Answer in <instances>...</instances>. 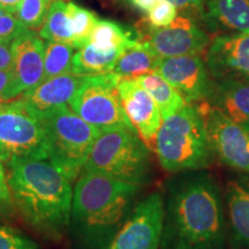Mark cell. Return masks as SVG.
Wrapping results in <instances>:
<instances>
[{
	"instance_id": "1f68e13d",
	"label": "cell",
	"mask_w": 249,
	"mask_h": 249,
	"mask_svg": "<svg viewBox=\"0 0 249 249\" xmlns=\"http://www.w3.org/2000/svg\"><path fill=\"white\" fill-rule=\"evenodd\" d=\"M12 42L0 40V71L11 68L12 65Z\"/></svg>"
},
{
	"instance_id": "ffe728a7",
	"label": "cell",
	"mask_w": 249,
	"mask_h": 249,
	"mask_svg": "<svg viewBox=\"0 0 249 249\" xmlns=\"http://www.w3.org/2000/svg\"><path fill=\"white\" fill-rule=\"evenodd\" d=\"M160 59L144 43L136 39L121 52L112 73L120 79H136L156 71Z\"/></svg>"
},
{
	"instance_id": "5bb4252c",
	"label": "cell",
	"mask_w": 249,
	"mask_h": 249,
	"mask_svg": "<svg viewBox=\"0 0 249 249\" xmlns=\"http://www.w3.org/2000/svg\"><path fill=\"white\" fill-rule=\"evenodd\" d=\"M214 81H249V34H219L210 42L205 57Z\"/></svg>"
},
{
	"instance_id": "d6a6232c",
	"label": "cell",
	"mask_w": 249,
	"mask_h": 249,
	"mask_svg": "<svg viewBox=\"0 0 249 249\" xmlns=\"http://www.w3.org/2000/svg\"><path fill=\"white\" fill-rule=\"evenodd\" d=\"M172 4L177 9H195V11H201L202 0H166Z\"/></svg>"
},
{
	"instance_id": "d6986e66",
	"label": "cell",
	"mask_w": 249,
	"mask_h": 249,
	"mask_svg": "<svg viewBox=\"0 0 249 249\" xmlns=\"http://www.w3.org/2000/svg\"><path fill=\"white\" fill-rule=\"evenodd\" d=\"M207 102L249 130V81L213 80Z\"/></svg>"
},
{
	"instance_id": "7a4b0ae2",
	"label": "cell",
	"mask_w": 249,
	"mask_h": 249,
	"mask_svg": "<svg viewBox=\"0 0 249 249\" xmlns=\"http://www.w3.org/2000/svg\"><path fill=\"white\" fill-rule=\"evenodd\" d=\"M15 208L34 231L57 240L71 224V180L48 158H27L7 165Z\"/></svg>"
},
{
	"instance_id": "3957f363",
	"label": "cell",
	"mask_w": 249,
	"mask_h": 249,
	"mask_svg": "<svg viewBox=\"0 0 249 249\" xmlns=\"http://www.w3.org/2000/svg\"><path fill=\"white\" fill-rule=\"evenodd\" d=\"M141 185L81 172L73 191L71 216L81 242L104 249L119 230Z\"/></svg>"
},
{
	"instance_id": "9c48e42d",
	"label": "cell",
	"mask_w": 249,
	"mask_h": 249,
	"mask_svg": "<svg viewBox=\"0 0 249 249\" xmlns=\"http://www.w3.org/2000/svg\"><path fill=\"white\" fill-rule=\"evenodd\" d=\"M164 197L154 192L136 204L104 249H158L164 227Z\"/></svg>"
},
{
	"instance_id": "d590c367",
	"label": "cell",
	"mask_w": 249,
	"mask_h": 249,
	"mask_svg": "<svg viewBox=\"0 0 249 249\" xmlns=\"http://www.w3.org/2000/svg\"><path fill=\"white\" fill-rule=\"evenodd\" d=\"M9 80H11V68L0 71V93L4 91L6 86L8 85Z\"/></svg>"
},
{
	"instance_id": "6da1fadb",
	"label": "cell",
	"mask_w": 249,
	"mask_h": 249,
	"mask_svg": "<svg viewBox=\"0 0 249 249\" xmlns=\"http://www.w3.org/2000/svg\"><path fill=\"white\" fill-rule=\"evenodd\" d=\"M166 187L161 249H226L225 202L213 174L177 173Z\"/></svg>"
},
{
	"instance_id": "44dd1931",
	"label": "cell",
	"mask_w": 249,
	"mask_h": 249,
	"mask_svg": "<svg viewBox=\"0 0 249 249\" xmlns=\"http://www.w3.org/2000/svg\"><path fill=\"white\" fill-rule=\"evenodd\" d=\"M124 50L101 51L87 44L74 53L71 73L81 76H93L112 73L116 61Z\"/></svg>"
},
{
	"instance_id": "f546056e",
	"label": "cell",
	"mask_w": 249,
	"mask_h": 249,
	"mask_svg": "<svg viewBox=\"0 0 249 249\" xmlns=\"http://www.w3.org/2000/svg\"><path fill=\"white\" fill-rule=\"evenodd\" d=\"M149 13V24L152 27L160 28L171 24L177 18L178 9L166 1V0H158V2L152 7Z\"/></svg>"
},
{
	"instance_id": "836d02e7",
	"label": "cell",
	"mask_w": 249,
	"mask_h": 249,
	"mask_svg": "<svg viewBox=\"0 0 249 249\" xmlns=\"http://www.w3.org/2000/svg\"><path fill=\"white\" fill-rule=\"evenodd\" d=\"M21 2H22V0H0V8L17 14V11L20 7Z\"/></svg>"
},
{
	"instance_id": "8fae6325",
	"label": "cell",
	"mask_w": 249,
	"mask_h": 249,
	"mask_svg": "<svg viewBox=\"0 0 249 249\" xmlns=\"http://www.w3.org/2000/svg\"><path fill=\"white\" fill-rule=\"evenodd\" d=\"M139 40L160 58L203 53L210 45V37L192 18L177 17L169 26L156 28L147 23L140 28Z\"/></svg>"
},
{
	"instance_id": "5b68a950",
	"label": "cell",
	"mask_w": 249,
	"mask_h": 249,
	"mask_svg": "<svg viewBox=\"0 0 249 249\" xmlns=\"http://www.w3.org/2000/svg\"><path fill=\"white\" fill-rule=\"evenodd\" d=\"M148 145L136 130H104L93 143L81 172L97 173L123 181L145 185L151 176Z\"/></svg>"
},
{
	"instance_id": "4fadbf2b",
	"label": "cell",
	"mask_w": 249,
	"mask_h": 249,
	"mask_svg": "<svg viewBox=\"0 0 249 249\" xmlns=\"http://www.w3.org/2000/svg\"><path fill=\"white\" fill-rule=\"evenodd\" d=\"M156 71L182 96L187 104L207 102L213 79L205 60L198 54L160 58Z\"/></svg>"
},
{
	"instance_id": "9a60e30c",
	"label": "cell",
	"mask_w": 249,
	"mask_h": 249,
	"mask_svg": "<svg viewBox=\"0 0 249 249\" xmlns=\"http://www.w3.org/2000/svg\"><path fill=\"white\" fill-rule=\"evenodd\" d=\"M118 91L126 116L142 141L151 147L163 121L154 98L135 79H120Z\"/></svg>"
},
{
	"instance_id": "f1b7e54d",
	"label": "cell",
	"mask_w": 249,
	"mask_h": 249,
	"mask_svg": "<svg viewBox=\"0 0 249 249\" xmlns=\"http://www.w3.org/2000/svg\"><path fill=\"white\" fill-rule=\"evenodd\" d=\"M28 28L11 12L0 8V40L13 42Z\"/></svg>"
},
{
	"instance_id": "e0dca14e",
	"label": "cell",
	"mask_w": 249,
	"mask_h": 249,
	"mask_svg": "<svg viewBox=\"0 0 249 249\" xmlns=\"http://www.w3.org/2000/svg\"><path fill=\"white\" fill-rule=\"evenodd\" d=\"M86 76L74 73L62 74L40 82L29 91L22 93L20 99L26 103L37 117L61 105L70 104Z\"/></svg>"
},
{
	"instance_id": "4dcf8cb0",
	"label": "cell",
	"mask_w": 249,
	"mask_h": 249,
	"mask_svg": "<svg viewBox=\"0 0 249 249\" xmlns=\"http://www.w3.org/2000/svg\"><path fill=\"white\" fill-rule=\"evenodd\" d=\"M15 210L17 208L8 185L7 173L4 164L0 163V219H7L12 217Z\"/></svg>"
},
{
	"instance_id": "cb8c5ba5",
	"label": "cell",
	"mask_w": 249,
	"mask_h": 249,
	"mask_svg": "<svg viewBox=\"0 0 249 249\" xmlns=\"http://www.w3.org/2000/svg\"><path fill=\"white\" fill-rule=\"evenodd\" d=\"M67 4L54 0L39 30V37L46 42H61L73 46V39L67 21ZM74 48V46H73Z\"/></svg>"
},
{
	"instance_id": "8992f818",
	"label": "cell",
	"mask_w": 249,
	"mask_h": 249,
	"mask_svg": "<svg viewBox=\"0 0 249 249\" xmlns=\"http://www.w3.org/2000/svg\"><path fill=\"white\" fill-rule=\"evenodd\" d=\"M38 118L44 128L48 160L74 181L79 178L93 143L102 132L77 116L68 104Z\"/></svg>"
},
{
	"instance_id": "484cf974",
	"label": "cell",
	"mask_w": 249,
	"mask_h": 249,
	"mask_svg": "<svg viewBox=\"0 0 249 249\" xmlns=\"http://www.w3.org/2000/svg\"><path fill=\"white\" fill-rule=\"evenodd\" d=\"M67 21L74 49L79 50L89 43V37L99 18L95 13L76 4H67Z\"/></svg>"
},
{
	"instance_id": "ac0fdd59",
	"label": "cell",
	"mask_w": 249,
	"mask_h": 249,
	"mask_svg": "<svg viewBox=\"0 0 249 249\" xmlns=\"http://www.w3.org/2000/svg\"><path fill=\"white\" fill-rule=\"evenodd\" d=\"M200 13L211 33L249 34V0H202Z\"/></svg>"
},
{
	"instance_id": "8d00e7d4",
	"label": "cell",
	"mask_w": 249,
	"mask_h": 249,
	"mask_svg": "<svg viewBox=\"0 0 249 249\" xmlns=\"http://www.w3.org/2000/svg\"><path fill=\"white\" fill-rule=\"evenodd\" d=\"M1 105H2V104H1V99H0V107H1Z\"/></svg>"
},
{
	"instance_id": "d4e9b609",
	"label": "cell",
	"mask_w": 249,
	"mask_h": 249,
	"mask_svg": "<svg viewBox=\"0 0 249 249\" xmlns=\"http://www.w3.org/2000/svg\"><path fill=\"white\" fill-rule=\"evenodd\" d=\"M73 46L61 42H46L44 50V74L43 81L71 73L74 58Z\"/></svg>"
},
{
	"instance_id": "e575fe53",
	"label": "cell",
	"mask_w": 249,
	"mask_h": 249,
	"mask_svg": "<svg viewBox=\"0 0 249 249\" xmlns=\"http://www.w3.org/2000/svg\"><path fill=\"white\" fill-rule=\"evenodd\" d=\"M132 2L143 12H149L157 4L158 0H132Z\"/></svg>"
},
{
	"instance_id": "277c9868",
	"label": "cell",
	"mask_w": 249,
	"mask_h": 249,
	"mask_svg": "<svg viewBox=\"0 0 249 249\" xmlns=\"http://www.w3.org/2000/svg\"><path fill=\"white\" fill-rule=\"evenodd\" d=\"M154 148L160 166L173 174L207 169L216 158L203 117L192 104L163 119Z\"/></svg>"
},
{
	"instance_id": "30bf717a",
	"label": "cell",
	"mask_w": 249,
	"mask_h": 249,
	"mask_svg": "<svg viewBox=\"0 0 249 249\" xmlns=\"http://www.w3.org/2000/svg\"><path fill=\"white\" fill-rule=\"evenodd\" d=\"M196 107L204 119L214 157L230 169L249 173V130L208 102Z\"/></svg>"
},
{
	"instance_id": "603a6c76",
	"label": "cell",
	"mask_w": 249,
	"mask_h": 249,
	"mask_svg": "<svg viewBox=\"0 0 249 249\" xmlns=\"http://www.w3.org/2000/svg\"><path fill=\"white\" fill-rule=\"evenodd\" d=\"M139 39L126 27L107 20H98L89 37L88 44L101 51L124 50Z\"/></svg>"
},
{
	"instance_id": "ba28073f",
	"label": "cell",
	"mask_w": 249,
	"mask_h": 249,
	"mask_svg": "<svg viewBox=\"0 0 249 249\" xmlns=\"http://www.w3.org/2000/svg\"><path fill=\"white\" fill-rule=\"evenodd\" d=\"M114 73L86 76L70 107L77 116L101 132L114 128L134 129L121 105L118 82Z\"/></svg>"
},
{
	"instance_id": "52a82bcc",
	"label": "cell",
	"mask_w": 249,
	"mask_h": 249,
	"mask_svg": "<svg viewBox=\"0 0 249 249\" xmlns=\"http://www.w3.org/2000/svg\"><path fill=\"white\" fill-rule=\"evenodd\" d=\"M48 158L42 121L22 99L0 107V163Z\"/></svg>"
},
{
	"instance_id": "2e32d148",
	"label": "cell",
	"mask_w": 249,
	"mask_h": 249,
	"mask_svg": "<svg viewBox=\"0 0 249 249\" xmlns=\"http://www.w3.org/2000/svg\"><path fill=\"white\" fill-rule=\"evenodd\" d=\"M229 245L232 249H249V173L227 180L224 191Z\"/></svg>"
},
{
	"instance_id": "7402d4cb",
	"label": "cell",
	"mask_w": 249,
	"mask_h": 249,
	"mask_svg": "<svg viewBox=\"0 0 249 249\" xmlns=\"http://www.w3.org/2000/svg\"><path fill=\"white\" fill-rule=\"evenodd\" d=\"M135 80L150 93L160 108L163 119L181 110L187 104L182 96L157 71L144 74L136 77Z\"/></svg>"
},
{
	"instance_id": "83f0119b",
	"label": "cell",
	"mask_w": 249,
	"mask_h": 249,
	"mask_svg": "<svg viewBox=\"0 0 249 249\" xmlns=\"http://www.w3.org/2000/svg\"><path fill=\"white\" fill-rule=\"evenodd\" d=\"M0 249H39L38 245L21 232L0 225Z\"/></svg>"
},
{
	"instance_id": "7c38bea8",
	"label": "cell",
	"mask_w": 249,
	"mask_h": 249,
	"mask_svg": "<svg viewBox=\"0 0 249 249\" xmlns=\"http://www.w3.org/2000/svg\"><path fill=\"white\" fill-rule=\"evenodd\" d=\"M11 80L0 93L1 102H11L42 82L45 43L31 29L23 31L11 44Z\"/></svg>"
},
{
	"instance_id": "4316f807",
	"label": "cell",
	"mask_w": 249,
	"mask_h": 249,
	"mask_svg": "<svg viewBox=\"0 0 249 249\" xmlns=\"http://www.w3.org/2000/svg\"><path fill=\"white\" fill-rule=\"evenodd\" d=\"M53 1L54 0H22L15 15L28 29L35 30L44 22Z\"/></svg>"
}]
</instances>
